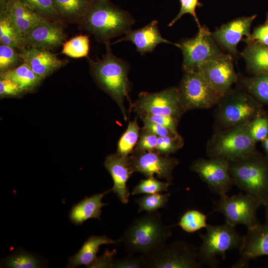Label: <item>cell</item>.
<instances>
[{"mask_svg": "<svg viewBox=\"0 0 268 268\" xmlns=\"http://www.w3.org/2000/svg\"><path fill=\"white\" fill-rule=\"evenodd\" d=\"M24 93L14 82L5 78H0V97H18Z\"/></svg>", "mask_w": 268, "mask_h": 268, "instance_id": "obj_44", "label": "cell"}, {"mask_svg": "<svg viewBox=\"0 0 268 268\" xmlns=\"http://www.w3.org/2000/svg\"><path fill=\"white\" fill-rule=\"evenodd\" d=\"M183 143V138L180 135L158 137L157 152L169 155L182 148Z\"/></svg>", "mask_w": 268, "mask_h": 268, "instance_id": "obj_38", "label": "cell"}, {"mask_svg": "<svg viewBox=\"0 0 268 268\" xmlns=\"http://www.w3.org/2000/svg\"><path fill=\"white\" fill-rule=\"evenodd\" d=\"M180 2L181 4L180 11L177 15L168 24V26H172L183 15L189 13L193 16L198 25L199 28H200L201 26L197 16L196 9L197 7L201 6L202 4L200 2L199 0H180Z\"/></svg>", "mask_w": 268, "mask_h": 268, "instance_id": "obj_41", "label": "cell"}, {"mask_svg": "<svg viewBox=\"0 0 268 268\" xmlns=\"http://www.w3.org/2000/svg\"><path fill=\"white\" fill-rule=\"evenodd\" d=\"M118 243H120L119 239L113 240L106 235L91 236L85 241L78 252L69 258L68 267L75 268L84 265L90 268L97 258L96 255L101 245Z\"/></svg>", "mask_w": 268, "mask_h": 268, "instance_id": "obj_24", "label": "cell"}, {"mask_svg": "<svg viewBox=\"0 0 268 268\" xmlns=\"http://www.w3.org/2000/svg\"><path fill=\"white\" fill-rule=\"evenodd\" d=\"M243 41L247 44L257 43L268 46V21L255 28L250 36Z\"/></svg>", "mask_w": 268, "mask_h": 268, "instance_id": "obj_45", "label": "cell"}, {"mask_svg": "<svg viewBox=\"0 0 268 268\" xmlns=\"http://www.w3.org/2000/svg\"><path fill=\"white\" fill-rule=\"evenodd\" d=\"M18 50L10 46L0 45V72L2 73L16 67L23 63Z\"/></svg>", "mask_w": 268, "mask_h": 268, "instance_id": "obj_35", "label": "cell"}, {"mask_svg": "<svg viewBox=\"0 0 268 268\" xmlns=\"http://www.w3.org/2000/svg\"><path fill=\"white\" fill-rule=\"evenodd\" d=\"M116 254L115 249L112 251L106 250L102 256L97 258L90 268H112L114 257Z\"/></svg>", "mask_w": 268, "mask_h": 268, "instance_id": "obj_47", "label": "cell"}, {"mask_svg": "<svg viewBox=\"0 0 268 268\" xmlns=\"http://www.w3.org/2000/svg\"><path fill=\"white\" fill-rule=\"evenodd\" d=\"M248 128L252 139L262 141L268 137V117L259 114L248 123Z\"/></svg>", "mask_w": 268, "mask_h": 268, "instance_id": "obj_37", "label": "cell"}, {"mask_svg": "<svg viewBox=\"0 0 268 268\" xmlns=\"http://www.w3.org/2000/svg\"><path fill=\"white\" fill-rule=\"evenodd\" d=\"M131 110L138 115L143 113L171 116L178 120L183 112L180 106L178 88L170 87L159 92H141L131 105Z\"/></svg>", "mask_w": 268, "mask_h": 268, "instance_id": "obj_12", "label": "cell"}, {"mask_svg": "<svg viewBox=\"0 0 268 268\" xmlns=\"http://www.w3.org/2000/svg\"><path fill=\"white\" fill-rule=\"evenodd\" d=\"M6 266L13 268H36L39 267V262L32 254L21 253L13 255L5 261Z\"/></svg>", "mask_w": 268, "mask_h": 268, "instance_id": "obj_39", "label": "cell"}, {"mask_svg": "<svg viewBox=\"0 0 268 268\" xmlns=\"http://www.w3.org/2000/svg\"><path fill=\"white\" fill-rule=\"evenodd\" d=\"M105 44L106 52L101 59L93 61L87 58L90 71L97 84L117 103L125 120H127L124 102L126 98L129 99L130 82L128 77L129 66L112 53L110 41Z\"/></svg>", "mask_w": 268, "mask_h": 268, "instance_id": "obj_3", "label": "cell"}, {"mask_svg": "<svg viewBox=\"0 0 268 268\" xmlns=\"http://www.w3.org/2000/svg\"><path fill=\"white\" fill-rule=\"evenodd\" d=\"M266 206V220L268 221V203Z\"/></svg>", "mask_w": 268, "mask_h": 268, "instance_id": "obj_49", "label": "cell"}, {"mask_svg": "<svg viewBox=\"0 0 268 268\" xmlns=\"http://www.w3.org/2000/svg\"><path fill=\"white\" fill-rule=\"evenodd\" d=\"M197 173L209 189L219 196L226 194L234 185L230 172V162L218 157L195 160L190 167Z\"/></svg>", "mask_w": 268, "mask_h": 268, "instance_id": "obj_13", "label": "cell"}, {"mask_svg": "<svg viewBox=\"0 0 268 268\" xmlns=\"http://www.w3.org/2000/svg\"><path fill=\"white\" fill-rule=\"evenodd\" d=\"M0 42L15 49L22 48V38L7 13L0 10Z\"/></svg>", "mask_w": 268, "mask_h": 268, "instance_id": "obj_28", "label": "cell"}, {"mask_svg": "<svg viewBox=\"0 0 268 268\" xmlns=\"http://www.w3.org/2000/svg\"><path fill=\"white\" fill-rule=\"evenodd\" d=\"M0 78L11 80L24 93L34 91L43 79L24 63L16 67L0 73Z\"/></svg>", "mask_w": 268, "mask_h": 268, "instance_id": "obj_26", "label": "cell"}, {"mask_svg": "<svg viewBox=\"0 0 268 268\" xmlns=\"http://www.w3.org/2000/svg\"><path fill=\"white\" fill-rule=\"evenodd\" d=\"M140 129L137 118L129 122L125 132L120 137L117 145V153L124 157H128L134 151L137 142Z\"/></svg>", "mask_w": 268, "mask_h": 268, "instance_id": "obj_30", "label": "cell"}, {"mask_svg": "<svg viewBox=\"0 0 268 268\" xmlns=\"http://www.w3.org/2000/svg\"><path fill=\"white\" fill-rule=\"evenodd\" d=\"M178 44L183 53L184 71L196 70L202 64L223 54L204 26L199 28L195 37L182 39Z\"/></svg>", "mask_w": 268, "mask_h": 268, "instance_id": "obj_11", "label": "cell"}, {"mask_svg": "<svg viewBox=\"0 0 268 268\" xmlns=\"http://www.w3.org/2000/svg\"><path fill=\"white\" fill-rule=\"evenodd\" d=\"M180 106L183 112L204 109L216 105L220 97L198 71H185L179 88Z\"/></svg>", "mask_w": 268, "mask_h": 268, "instance_id": "obj_9", "label": "cell"}, {"mask_svg": "<svg viewBox=\"0 0 268 268\" xmlns=\"http://www.w3.org/2000/svg\"><path fill=\"white\" fill-rule=\"evenodd\" d=\"M157 136L142 128L133 151L157 152Z\"/></svg>", "mask_w": 268, "mask_h": 268, "instance_id": "obj_40", "label": "cell"}, {"mask_svg": "<svg viewBox=\"0 0 268 268\" xmlns=\"http://www.w3.org/2000/svg\"><path fill=\"white\" fill-rule=\"evenodd\" d=\"M262 142L265 151L268 154V137L264 140H263Z\"/></svg>", "mask_w": 268, "mask_h": 268, "instance_id": "obj_48", "label": "cell"}, {"mask_svg": "<svg viewBox=\"0 0 268 268\" xmlns=\"http://www.w3.org/2000/svg\"><path fill=\"white\" fill-rule=\"evenodd\" d=\"M241 55L248 70L254 75L268 74V46L257 43H248Z\"/></svg>", "mask_w": 268, "mask_h": 268, "instance_id": "obj_25", "label": "cell"}, {"mask_svg": "<svg viewBox=\"0 0 268 268\" xmlns=\"http://www.w3.org/2000/svg\"><path fill=\"white\" fill-rule=\"evenodd\" d=\"M260 206L257 200L248 194L240 193L232 196L225 194L215 202V209L224 215L225 222L235 227L242 224L248 229L260 223L257 216Z\"/></svg>", "mask_w": 268, "mask_h": 268, "instance_id": "obj_10", "label": "cell"}, {"mask_svg": "<svg viewBox=\"0 0 268 268\" xmlns=\"http://www.w3.org/2000/svg\"><path fill=\"white\" fill-rule=\"evenodd\" d=\"M171 184L167 181L161 182L156 178L142 179L134 188L131 195L155 194L163 191H167L168 187Z\"/></svg>", "mask_w": 268, "mask_h": 268, "instance_id": "obj_36", "label": "cell"}, {"mask_svg": "<svg viewBox=\"0 0 268 268\" xmlns=\"http://www.w3.org/2000/svg\"><path fill=\"white\" fill-rule=\"evenodd\" d=\"M240 82L243 87L254 98L268 105V74L245 77Z\"/></svg>", "mask_w": 268, "mask_h": 268, "instance_id": "obj_29", "label": "cell"}, {"mask_svg": "<svg viewBox=\"0 0 268 268\" xmlns=\"http://www.w3.org/2000/svg\"><path fill=\"white\" fill-rule=\"evenodd\" d=\"M138 116L167 128L175 134H178L177 130L178 120L174 117L148 113H143Z\"/></svg>", "mask_w": 268, "mask_h": 268, "instance_id": "obj_43", "label": "cell"}, {"mask_svg": "<svg viewBox=\"0 0 268 268\" xmlns=\"http://www.w3.org/2000/svg\"><path fill=\"white\" fill-rule=\"evenodd\" d=\"M104 164L113 181L112 192L122 203H128L130 193L127 183L134 173L129 156L124 157L117 152L108 155L105 159Z\"/></svg>", "mask_w": 268, "mask_h": 268, "instance_id": "obj_19", "label": "cell"}, {"mask_svg": "<svg viewBox=\"0 0 268 268\" xmlns=\"http://www.w3.org/2000/svg\"><path fill=\"white\" fill-rule=\"evenodd\" d=\"M125 41L132 42L135 46L137 51L142 55L151 52L160 43L171 44L179 47L178 43H173L162 37L158 26V21L156 20H152L140 29L129 30L125 36L114 43Z\"/></svg>", "mask_w": 268, "mask_h": 268, "instance_id": "obj_21", "label": "cell"}, {"mask_svg": "<svg viewBox=\"0 0 268 268\" xmlns=\"http://www.w3.org/2000/svg\"><path fill=\"white\" fill-rule=\"evenodd\" d=\"M94 0H53L62 21L79 23L91 6Z\"/></svg>", "mask_w": 268, "mask_h": 268, "instance_id": "obj_27", "label": "cell"}, {"mask_svg": "<svg viewBox=\"0 0 268 268\" xmlns=\"http://www.w3.org/2000/svg\"><path fill=\"white\" fill-rule=\"evenodd\" d=\"M240 258L232 267H247L249 262L262 256H268V221L248 229L243 236L239 248Z\"/></svg>", "mask_w": 268, "mask_h": 268, "instance_id": "obj_17", "label": "cell"}, {"mask_svg": "<svg viewBox=\"0 0 268 268\" xmlns=\"http://www.w3.org/2000/svg\"><path fill=\"white\" fill-rule=\"evenodd\" d=\"M112 268H147L145 258L142 255L137 257L128 255L120 259H114Z\"/></svg>", "mask_w": 268, "mask_h": 268, "instance_id": "obj_42", "label": "cell"}, {"mask_svg": "<svg viewBox=\"0 0 268 268\" xmlns=\"http://www.w3.org/2000/svg\"><path fill=\"white\" fill-rule=\"evenodd\" d=\"M139 118L143 123V128L158 137L180 135L179 134H175L168 128L159 124L151 122L141 117H139Z\"/></svg>", "mask_w": 268, "mask_h": 268, "instance_id": "obj_46", "label": "cell"}, {"mask_svg": "<svg viewBox=\"0 0 268 268\" xmlns=\"http://www.w3.org/2000/svg\"><path fill=\"white\" fill-rule=\"evenodd\" d=\"M134 20L127 11L109 0H94L79 23L81 29L104 43L131 30Z\"/></svg>", "mask_w": 268, "mask_h": 268, "instance_id": "obj_1", "label": "cell"}, {"mask_svg": "<svg viewBox=\"0 0 268 268\" xmlns=\"http://www.w3.org/2000/svg\"><path fill=\"white\" fill-rule=\"evenodd\" d=\"M206 232L200 237L202 243L198 249V259L202 265L216 268L220 260H224L228 251L240 248L243 236L236 231L235 226L225 222L223 225L207 224Z\"/></svg>", "mask_w": 268, "mask_h": 268, "instance_id": "obj_6", "label": "cell"}, {"mask_svg": "<svg viewBox=\"0 0 268 268\" xmlns=\"http://www.w3.org/2000/svg\"><path fill=\"white\" fill-rule=\"evenodd\" d=\"M66 36L61 21L43 19L22 38V48L53 50L63 46Z\"/></svg>", "mask_w": 268, "mask_h": 268, "instance_id": "obj_16", "label": "cell"}, {"mask_svg": "<svg viewBox=\"0 0 268 268\" xmlns=\"http://www.w3.org/2000/svg\"><path fill=\"white\" fill-rule=\"evenodd\" d=\"M0 10L9 15L22 39L34 25L44 19L29 9L21 0H0Z\"/></svg>", "mask_w": 268, "mask_h": 268, "instance_id": "obj_22", "label": "cell"}, {"mask_svg": "<svg viewBox=\"0 0 268 268\" xmlns=\"http://www.w3.org/2000/svg\"><path fill=\"white\" fill-rule=\"evenodd\" d=\"M31 11L51 21H61L53 0H21Z\"/></svg>", "mask_w": 268, "mask_h": 268, "instance_id": "obj_33", "label": "cell"}, {"mask_svg": "<svg viewBox=\"0 0 268 268\" xmlns=\"http://www.w3.org/2000/svg\"><path fill=\"white\" fill-rule=\"evenodd\" d=\"M217 105L216 120L222 130L247 124L261 112L256 99L240 89H231Z\"/></svg>", "mask_w": 268, "mask_h": 268, "instance_id": "obj_7", "label": "cell"}, {"mask_svg": "<svg viewBox=\"0 0 268 268\" xmlns=\"http://www.w3.org/2000/svg\"><path fill=\"white\" fill-rule=\"evenodd\" d=\"M89 50V36L80 35L65 42L62 53L71 58H80L87 57Z\"/></svg>", "mask_w": 268, "mask_h": 268, "instance_id": "obj_31", "label": "cell"}, {"mask_svg": "<svg viewBox=\"0 0 268 268\" xmlns=\"http://www.w3.org/2000/svg\"><path fill=\"white\" fill-rule=\"evenodd\" d=\"M195 71L202 76L220 97L226 94L237 80L230 54L223 53L202 64Z\"/></svg>", "mask_w": 268, "mask_h": 268, "instance_id": "obj_15", "label": "cell"}, {"mask_svg": "<svg viewBox=\"0 0 268 268\" xmlns=\"http://www.w3.org/2000/svg\"><path fill=\"white\" fill-rule=\"evenodd\" d=\"M133 172H139L146 178H155L165 180L172 184L174 169L179 160L158 152L133 151L129 156Z\"/></svg>", "mask_w": 268, "mask_h": 268, "instance_id": "obj_14", "label": "cell"}, {"mask_svg": "<svg viewBox=\"0 0 268 268\" xmlns=\"http://www.w3.org/2000/svg\"><path fill=\"white\" fill-rule=\"evenodd\" d=\"M207 216L196 209H191L186 211L181 217L178 223L184 231L193 233L202 228H205Z\"/></svg>", "mask_w": 268, "mask_h": 268, "instance_id": "obj_32", "label": "cell"}, {"mask_svg": "<svg viewBox=\"0 0 268 268\" xmlns=\"http://www.w3.org/2000/svg\"><path fill=\"white\" fill-rule=\"evenodd\" d=\"M18 51L23 62L43 79L62 67L67 62L50 50L22 47Z\"/></svg>", "mask_w": 268, "mask_h": 268, "instance_id": "obj_20", "label": "cell"}, {"mask_svg": "<svg viewBox=\"0 0 268 268\" xmlns=\"http://www.w3.org/2000/svg\"><path fill=\"white\" fill-rule=\"evenodd\" d=\"M196 246L184 241L165 243L144 256L149 268H200L202 264L198 259Z\"/></svg>", "mask_w": 268, "mask_h": 268, "instance_id": "obj_8", "label": "cell"}, {"mask_svg": "<svg viewBox=\"0 0 268 268\" xmlns=\"http://www.w3.org/2000/svg\"><path fill=\"white\" fill-rule=\"evenodd\" d=\"M171 235L169 227L163 224L157 211L135 218L119 239L128 255L145 256L166 243Z\"/></svg>", "mask_w": 268, "mask_h": 268, "instance_id": "obj_2", "label": "cell"}, {"mask_svg": "<svg viewBox=\"0 0 268 268\" xmlns=\"http://www.w3.org/2000/svg\"><path fill=\"white\" fill-rule=\"evenodd\" d=\"M248 123L215 133L207 144L206 153L209 157L231 162L256 152V142L250 134Z\"/></svg>", "mask_w": 268, "mask_h": 268, "instance_id": "obj_5", "label": "cell"}, {"mask_svg": "<svg viewBox=\"0 0 268 268\" xmlns=\"http://www.w3.org/2000/svg\"><path fill=\"white\" fill-rule=\"evenodd\" d=\"M256 16L255 14L236 18L222 25L211 34L215 42L230 55L236 56L239 42L244 37L247 39L250 36L252 23Z\"/></svg>", "mask_w": 268, "mask_h": 268, "instance_id": "obj_18", "label": "cell"}, {"mask_svg": "<svg viewBox=\"0 0 268 268\" xmlns=\"http://www.w3.org/2000/svg\"><path fill=\"white\" fill-rule=\"evenodd\" d=\"M266 21H268V13L267 15V20H266Z\"/></svg>", "mask_w": 268, "mask_h": 268, "instance_id": "obj_50", "label": "cell"}, {"mask_svg": "<svg viewBox=\"0 0 268 268\" xmlns=\"http://www.w3.org/2000/svg\"><path fill=\"white\" fill-rule=\"evenodd\" d=\"M170 196V193L145 194L134 201L139 206L138 212L157 211L166 205Z\"/></svg>", "mask_w": 268, "mask_h": 268, "instance_id": "obj_34", "label": "cell"}, {"mask_svg": "<svg viewBox=\"0 0 268 268\" xmlns=\"http://www.w3.org/2000/svg\"><path fill=\"white\" fill-rule=\"evenodd\" d=\"M111 192L112 189L90 197H86L73 205L69 213L70 221L75 225H80L89 219H100L102 207L108 204L103 203L102 200Z\"/></svg>", "mask_w": 268, "mask_h": 268, "instance_id": "obj_23", "label": "cell"}, {"mask_svg": "<svg viewBox=\"0 0 268 268\" xmlns=\"http://www.w3.org/2000/svg\"><path fill=\"white\" fill-rule=\"evenodd\" d=\"M234 185L253 197L260 205L268 203V158L257 152L230 162Z\"/></svg>", "mask_w": 268, "mask_h": 268, "instance_id": "obj_4", "label": "cell"}]
</instances>
